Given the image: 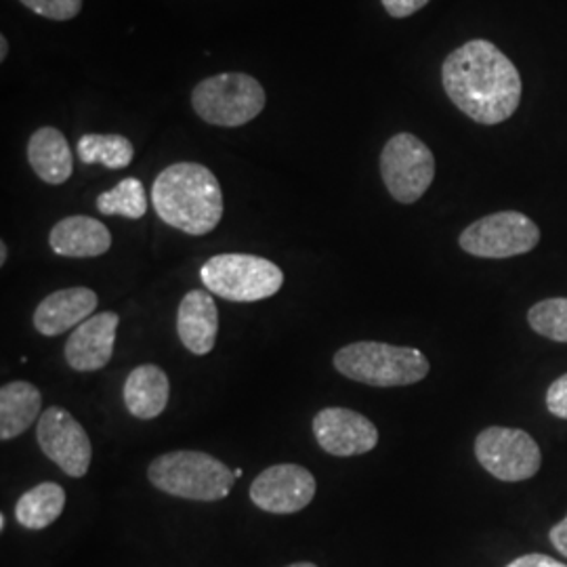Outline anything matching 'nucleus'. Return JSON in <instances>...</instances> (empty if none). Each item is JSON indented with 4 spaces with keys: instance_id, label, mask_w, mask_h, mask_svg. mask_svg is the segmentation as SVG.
<instances>
[{
    "instance_id": "obj_1",
    "label": "nucleus",
    "mask_w": 567,
    "mask_h": 567,
    "mask_svg": "<svg viewBox=\"0 0 567 567\" xmlns=\"http://www.w3.org/2000/svg\"><path fill=\"white\" fill-rule=\"evenodd\" d=\"M442 82L452 103L480 124L508 121L522 102V76L492 42L471 41L447 55Z\"/></svg>"
},
{
    "instance_id": "obj_2",
    "label": "nucleus",
    "mask_w": 567,
    "mask_h": 567,
    "mask_svg": "<svg viewBox=\"0 0 567 567\" xmlns=\"http://www.w3.org/2000/svg\"><path fill=\"white\" fill-rule=\"evenodd\" d=\"M152 204L164 224L189 236L210 234L224 217L221 185L198 163L166 166L152 187Z\"/></svg>"
},
{
    "instance_id": "obj_3",
    "label": "nucleus",
    "mask_w": 567,
    "mask_h": 567,
    "mask_svg": "<svg viewBox=\"0 0 567 567\" xmlns=\"http://www.w3.org/2000/svg\"><path fill=\"white\" fill-rule=\"evenodd\" d=\"M147 477L152 486L164 494L198 503L221 501L229 496L236 484L234 471L221 461L194 450L168 452L154 458L147 468Z\"/></svg>"
},
{
    "instance_id": "obj_4",
    "label": "nucleus",
    "mask_w": 567,
    "mask_h": 567,
    "mask_svg": "<svg viewBox=\"0 0 567 567\" xmlns=\"http://www.w3.org/2000/svg\"><path fill=\"white\" fill-rule=\"evenodd\" d=\"M334 368L355 383L405 386L425 379L429 374V360L412 347L360 341L337 351Z\"/></svg>"
},
{
    "instance_id": "obj_5",
    "label": "nucleus",
    "mask_w": 567,
    "mask_h": 567,
    "mask_svg": "<svg viewBox=\"0 0 567 567\" xmlns=\"http://www.w3.org/2000/svg\"><path fill=\"white\" fill-rule=\"evenodd\" d=\"M200 280L208 292L231 303H257L278 295L284 271L264 257L225 252L210 257L200 269Z\"/></svg>"
},
{
    "instance_id": "obj_6",
    "label": "nucleus",
    "mask_w": 567,
    "mask_h": 567,
    "mask_svg": "<svg viewBox=\"0 0 567 567\" xmlns=\"http://www.w3.org/2000/svg\"><path fill=\"white\" fill-rule=\"evenodd\" d=\"M261 82L248 74L227 72L200 82L192 93L196 114L215 126H244L255 121L265 107Z\"/></svg>"
},
{
    "instance_id": "obj_7",
    "label": "nucleus",
    "mask_w": 567,
    "mask_h": 567,
    "mask_svg": "<svg viewBox=\"0 0 567 567\" xmlns=\"http://www.w3.org/2000/svg\"><path fill=\"white\" fill-rule=\"evenodd\" d=\"M458 243L473 257L508 259L536 248L540 243V229L524 213L505 210L468 225Z\"/></svg>"
},
{
    "instance_id": "obj_8",
    "label": "nucleus",
    "mask_w": 567,
    "mask_h": 567,
    "mask_svg": "<svg viewBox=\"0 0 567 567\" xmlns=\"http://www.w3.org/2000/svg\"><path fill=\"white\" fill-rule=\"evenodd\" d=\"M381 175L389 194L402 204H414L423 198L435 177V158L419 137L398 133L391 137L381 154Z\"/></svg>"
},
{
    "instance_id": "obj_9",
    "label": "nucleus",
    "mask_w": 567,
    "mask_h": 567,
    "mask_svg": "<svg viewBox=\"0 0 567 567\" xmlns=\"http://www.w3.org/2000/svg\"><path fill=\"white\" fill-rule=\"evenodd\" d=\"M480 465L501 482H524L538 473L543 454L536 440L522 429L489 426L475 440Z\"/></svg>"
},
{
    "instance_id": "obj_10",
    "label": "nucleus",
    "mask_w": 567,
    "mask_h": 567,
    "mask_svg": "<svg viewBox=\"0 0 567 567\" xmlns=\"http://www.w3.org/2000/svg\"><path fill=\"white\" fill-rule=\"evenodd\" d=\"M37 440L49 456L70 477H84L91 466L93 447L84 426L60 405L42 412L37 423Z\"/></svg>"
},
{
    "instance_id": "obj_11",
    "label": "nucleus",
    "mask_w": 567,
    "mask_h": 567,
    "mask_svg": "<svg viewBox=\"0 0 567 567\" xmlns=\"http://www.w3.org/2000/svg\"><path fill=\"white\" fill-rule=\"evenodd\" d=\"M316 477L301 465L284 463L259 473L250 486V501L267 513L290 515L311 505Z\"/></svg>"
},
{
    "instance_id": "obj_12",
    "label": "nucleus",
    "mask_w": 567,
    "mask_h": 567,
    "mask_svg": "<svg viewBox=\"0 0 567 567\" xmlns=\"http://www.w3.org/2000/svg\"><path fill=\"white\" fill-rule=\"evenodd\" d=\"M313 435L330 456H360L379 444V429L364 414L349 408H324L316 414Z\"/></svg>"
},
{
    "instance_id": "obj_13",
    "label": "nucleus",
    "mask_w": 567,
    "mask_h": 567,
    "mask_svg": "<svg viewBox=\"0 0 567 567\" xmlns=\"http://www.w3.org/2000/svg\"><path fill=\"white\" fill-rule=\"evenodd\" d=\"M118 324V313L102 311L76 326L63 349L68 365L76 372H97L110 364Z\"/></svg>"
},
{
    "instance_id": "obj_14",
    "label": "nucleus",
    "mask_w": 567,
    "mask_h": 567,
    "mask_svg": "<svg viewBox=\"0 0 567 567\" xmlns=\"http://www.w3.org/2000/svg\"><path fill=\"white\" fill-rule=\"evenodd\" d=\"M210 295L203 288L189 290L177 311V334L183 347L194 355L210 353L217 343L219 311Z\"/></svg>"
},
{
    "instance_id": "obj_15",
    "label": "nucleus",
    "mask_w": 567,
    "mask_h": 567,
    "mask_svg": "<svg viewBox=\"0 0 567 567\" xmlns=\"http://www.w3.org/2000/svg\"><path fill=\"white\" fill-rule=\"evenodd\" d=\"M95 309L97 295L91 288H63L42 299L34 311V328L42 337H60L65 330L89 320Z\"/></svg>"
},
{
    "instance_id": "obj_16",
    "label": "nucleus",
    "mask_w": 567,
    "mask_h": 567,
    "mask_svg": "<svg viewBox=\"0 0 567 567\" xmlns=\"http://www.w3.org/2000/svg\"><path fill=\"white\" fill-rule=\"evenodd\" d=\"M49 244L55 255L70 259L102 257L112 246L110 229L93 217H65L51 229Z\"/></svg>"
},
{
    "instance_id": "obj_17",
    "label": "nucleus",
    "mask_w": 567,
    "mask_h": 567,
    "mask_svg": "<svg viewBox=\"0 0 567 567\" xmlns=\"http://www.w3.org/2000/svg\"><path fill=\"white\" fill-rule=\"evenodd\" d=\"M171 383L161 365H137L124 381L122 398L126 410L142 421L161 416L168 404Z\"/></svg>"
},
{
    "instance_id": "obj_18",
    "label": "nucleus",
    "mask_w": 567,
    "mask_h": 567,
    "mask_svg": "<svg viewBox=\"0 0 567 567\" xmlns=\"http://www.w3.org/2000/svg\"><path fill=\"white\" fill-rule=\"evenodd\" d=\"M28 161L32 171L49 185H61L72 177L74 156L58 128L42 126L28 142Z\"/></svg>"
},
{
    "instance_id": "obj_19",
    "label": "nucleus",
    "mask_w": 567,
    "mask_h": 567,
    "mask_svg": "<svg viewBox=\"0 0 567 567\" xmlns=\"http://www.w3.org/2000/svg\"><path fill=\"white\" fill-rule=\"evenodd\" d=\"M41 391L32 383L13 381L0 389V440L20 437L41 416Z\"/></svg>"
},
{
    "instance_id": "obj_20",
    "label": "nucleus",
    "mask_w": 567,
    "mask_h": 567,
    "mask_svg": "<svg viewBox=\"0 0 567 567\" xmlns=\"http://www.w3.org/2000/svg\"><path fill=\"white\" fill-rule=\"evenodd\" d=\"M65 507V492L60 484L44 482L21 494L16 505V519L25 529H44L60 519Z\"/></svg>"
},
{
    "instance_id": "obj_21",
    "label": "nucleus",
    "mask_w": 567,
    "mask_h": 567,
    "mask_svg": "<svg viewBox=\"0 0 567 567\" xmlns=\"http://www.w3.org/2000/svg\"><path fill=\"white\" fill-rule=\"evenodd\" d=\"M79 158L82 164H103L105 168L121 171L133 163L135 147L122 135H97L89 133L82 135L81 142L76 145Z\"/></svg>"
},
{
    "instance_id": "obj_22",
    "label": "nucleus",
    "mask_w": 567,
    "mask_h": 567,
    "mask_svg": "<svg viewBox=\"0 0 567 567\" xmlns=\"http://www.w3.org/2000/svg\"><path fill=\"white\" fill-rule=\"evenodd\" d=\"M97 210L102 215H118V217H126V219H142L147 210V198H145V189L143 183L135 177H126L122 179L114 189L103 192L97 196Z\"/></svg>"
},
{
    "instance_id": "obj_23",
    "label": "nucleus",
    "mask_w": 567,
    "mask_h": 567,
    "mask_svg": "<svg viewBox=\"0 0 567 567\" xmlns=\"http://www.w3.org/2000/svg\"><path fill=\"white\" fill-rule=\"evenodd\" d=\"M527 322L540 337L567 343V299H547L532 305L527 311Z\"/></svg>"
},
{
    "instance_id": "obj_24",
    "label": "nucleus",
    "mask_w": 567,
    "mask_h": 567,
    "mask_svg": "<svg viewBox=\"0 0 567 567\" xmlns=\"http://www.w3.org/2000/svg\"><path fill=\"white\" fill-rule=\"evenodd\" d=\"M37 16L53 21L74 20L82 9V0H20Z\"/></svg>"
},
{
    "instance_id": "obj_25",
    "label": "nucleus",
    "mask_w": 567,
    "mask_h": 567,
    "mask_svg": "<svg viewBox=\"0 0 567 567\" xmlns=\"http://www.w3.org/2000/svg\"><path fill=\"white\" fill-rule=\"evenodd\" d=\"M548 412L557 419L567 421V374L559 377L547 391Z\"/></svg>"
},
{
    "instance_id": "obj_26",
    "label": "nucleus",
    "mask_w": 567,
    "mask_h": 567,
    "mask_svg": "<svg viewBox=\"0 0 567 567\" xmlns=\"http://www.w3.org/2000/svg\"><path fill=\"white\" fill-rule=\"evenodd\" d=\"M381 2L391 18L404 20V18L414 16L416 11H421L431 0H381Z\"/></svg>"
},
{
    "instance_id": "obj_27",
    "label": "nucleus",
    "mask_w": 567,
    "mask_h": 567,
    "mask_svg": "<svg viewBox=\"0 0 567 567\" xmlns=\"http://www.w3.org/2000/svg\"><path fill=\"white\" fill-rule=\"evenodd\" d=\"M507 567H567L566 564H561V561H557V559H553V557H547V555H524V557H519V559H515V561H511Z\"/></svg>"
},
{
    "instance_id": "obj_28",
    "label": "nucleus",
    "mask_w": 567,
    "mask_h": 567,
    "mask_svg": "<svg viewBox=\"0 0 567 567\" xmlns=\"http://www.w3.org/2000/svg\"><path fill=\"white\" fill-rule=\"evenodd\" d=\"M550 543L564 557H567V517L550 529Z\"/></svg>"
},
{
    "instance_id": "obj_29",
    "label": "nucleus",
    "mask_w": 567,
    "mask_h": 567,
    "mask_svg": "<svg viewBox=\"0 0 567 567\" xmlns=\"http://www.w3.org/2000/svg\"><path fill=\"white\" fill-rule=\"evenodd\" d=\"M7 53H9V41L7 37H0V61L7 60Z\"/></svg>"
},
{
    "instance_id": "obj_30",
    "label": "nucleus",
    "mask_w": 567,
    "mask_h": 567,
    "mask_svg": "<svg viewBox=\"0 0 567 567\" xmlns=\"http://www.w3.org/2000/svg\"><path fill=\"white\" fill-rule=\"evenodd\" d=\"M7 255H9V250H7V244L0 243V265L7 264Z\"/></svg>"
},
{
    "instance_id": "obj_31",
    "label": "nucleus",
    "mask_w": 567,
    "mask_h": 567,
    "mask_svg": "<svg viewBox=\"0 0 567 567\" xmlns=\"http://www.w3.org/2000/svg\"><path fill=\"white\" fill-rule=\"evenodd\" d=\"M286 567H318L316 564H311V561H301V564H292V566Z\"/></svg>"
},
{
    "instance_id": "obj_32",
    "label": "nucleus",
    "mask_w": 567,
    "mask_h": 567,
    "mask_svg": "<svg viewBox=\"0 0 567 567\" xmlns=\"http://www.w3.org/2000/svg\"><path fill=\"white\" fill-rule=\"evenodd\" d=\"M234 475H236V480H238V477H243V468H236V471H234Z\"/></svg>"
}]
</instances>
